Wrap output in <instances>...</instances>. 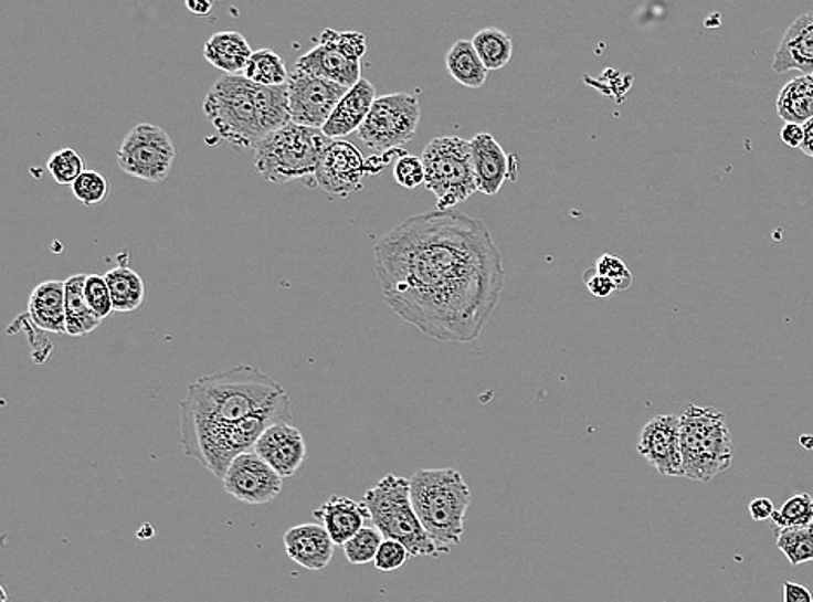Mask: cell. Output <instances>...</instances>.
Wrapping results in <instances>:
<instances>
[{"instance_id":"cell-1","label":"cell","mask_w":813,"mask_h":602,"mask_svg":"<svg viewBox=\"0 0 813 602\" xmlns=\"http://www.w3.org/2000/svg\"><path fill=\"white\" fill-rule=\"evenodd\" d=\"M373 255L392 311L441 342L479 339L504 294L492 231L455 209L406 219L374 243Z\"/></svg>"},{"instance_id":"cell-2","label":"cell","mask_w":813,"mask_h":602,"mask_svg":"<svg viewBox=\"0 0 813 602\" xmlns=\"http://www.w3.org/2000/svg\"><path fill=\"white\" fill-rule=\"evenodd\" d=\"M288 400L279 382L249 365L200 377L179 403L182 450L188 457L197 458L210 441L249 416Z\"/></svg>"},{"instance_id":"cell-3","label":"cell","mask_w":813,"mask_h":602,"mask_svg":"<svg viewBox=\"0 0 813 602\" xmlns=\"http://www.w3.org/2000/svg\"><path fill=\"white\" fill-rule=\"evenodd\" d=\"M411 504L440 556L462 542L471 489L456 469H419L410 477Z\"/></svg>"},{"instance_id":"cell-4","label":"cell","mask_w":813,"mask_h":602,"mask_svg":"<svg viewBox=\"0 0 813 602\" xmlns=\"http://www.w3.org/2000/svg\"><path fill=\"white\" fill-rule=\"evenodd\" d=\"M331 139L321 129L288 124L270 134L255 148L254 166L264 181L286 184L303 181L313 187L316 169ZM316 187V182H315Z\"/></svg>"},{"instance_id":"cell-5","label":"cell","mask_w":813,"mask_h":602,"mask_svg":"<svg viewBox=\"0 0 813 602\" xmlns=\"http://www.w3.org/2000/svg\"><path fill=\"white\" fill-rule=\"evenodd\" d=\"M680 448L684 477L709 483L730 469L732 434L725 415L709 406L687 404L680 415Z\"/></svg>"},{"instance_id":"cell-6","label":"cell","mask_w":813,"mask_h":602,"mask_svg":"<svg viewBox=\"0 0 813 602\" xmlns=\"http://www.w3.org/2000/svg\"><path fill=\"white\" fill-rule=\"evenodd\" d=\"M362 501L370 513V521L386 540L403 543L410 550L411 558H440V550L411 504L410 479L389 474L368 489Z\"/></svg>"},{"instance_id":"cell-7","label":"cell","mask_w":813,"mask_h":602,"mask_svg":"<svg viewBox=\"0 0 813 602\" xmlns=\"http://www.w3.org/2000/svg\"><path fill=\"white\" fill-rule=\"evenodd\" d=\"M207 120L237 150L257 148L266 138L255 105L254 84L243 75H222L203 102Z\"/></svg>"},{"instance_id":"cell-8","label":"cell","mask_w":813,"mask_h":602,"mask_svg":"<svg viewBox=\"0 0 813 602\" xmlns=\"http://www.w3.org/2000/svg\"><path fill=\"white\" fill-rule=\"evenodd\" d=\"M425 188L437 197V211H452L477 193L472 146L458 136H443L422 151Z\"/></svg>"},{"instance_id":"cell-9","label":"cell","mask_w":813,"mask_h":602,"mask_svg":"<svg viewBox=\"0 0 813 602\" xmlns=\"http://www.w3.org/2000/svg\"><path fill=\"white\" fill-rule=\"evenodd\" d=\"M420 103L413 94L394 93L377 97L358 136L374 151H392L415 138Z\"/></svg>"},{"instance_id":"cell-10","label":"cell","mask_w":813,"mask_h":602,"mask_svg":"<svg viewBox=\"0 0 813 602\" xmlns=\"http://www.w3.org/2000/svg\"><path fill=\"white\" fill-rule=\"evenodd\" d=\"M176 160V146L169 134L154 124H137L125 134L117 154L118 167L125 175L148 182L169 178Z\"/></svg>"},{"instance_id":"cell-11","label":"cell","mask_w":813,"mask_h":602,"mask_svg":"<svg viewBox=\"0 0 813 602\" xmlns=\"http://www.w3.org/2000/svg\"><path fill=\"white\" fill-rule=\"evenodd\" d=\"M286 85H288L292 124L313 129L325 127L334 109L349 91L335 82L307 75L298 70L291 73Z\"/></svg>"},{"instance_id":"cell-12","label":"cell","mask_w":813,"mask_h":602,"mask_svg":"<svg viewBox=\"0 0 813 602\" xmlns=\"http://www.w3.org/2000/svg\"><path fill=\"white\" fill-rule=\"evenodd\" d=\"M222 485L236 500L249 506H264L282 494L283 477L257 453L249 452L234 458Z\"/></svg>"},{"instance_id":"cell-13","label":"cell","mask_w":813,"mask_h":602,"mask_svg":"<svg viewBox=\"0 0 813 602\" xmlns=\"http://www.w3.org/2000/svg\"><path fill=\"white\" fill-rule=\"evenodd\" d=\"M367 160L349 141H331L316 169V187L337 197H349L362 190Z\"/></svg>"},{"instance_id":"cell-14","label":"cell","mask_w":813,"mask_h":602,"mask_svg":"<svg viewBox=\"0 0 813 602\" xmlns=\"http://www.w3.org/2000/svg\"><path fill=\"white\" fill-rule=\"evenodd\" d=\"M638 453L661 476H684L680 416L657 415L644 425Z\"/></svg>"},{"instance_id":"cell-15","label":"cell","mask_w":813,"mask_h":602,"mask_svg":"<svg viewBox=\"0 0 813 602\" xmlns=\"http://www.w3.org/2000/svg\"><path fill=\"white\" fill-rule=\"evenodd\" d=\"M472 160H474L477 191L495 197L505 182L516 181V157H508L489 133L475 134L471 139Z\"/></svg>"},{"instance_id":"cell-16","label":"cell","mask_w":813,"mask_h":602,"mask_svg":"<svg viewBox=\"0 0 813 602\" xmlns=\"http://www.w3.org/2000/svg\"><path fill=\"white\" fill-rule=\"evenodd\" d=\"M254 452L283 479L295 476L307 458L303 433L292 424H276L267 429L257 441Z\"/></svg>"},{"instance_id":"cell-17","label":"cell","mask_w":813,"mask_h":602,"mask_svg":"<svg viewBox=\"0 0 813 602\" xmlns=\"http://www.w3.org/2000/svg\"><path fill=\"white\" fill-rule=\"evenodd\" d=\"M283 543L288 558L309 571L327 570L334 559V540L319 522L294 526L286 531Z\"/></svg>"},{"instance_id":"cell-18","label":"cell","mask_w":813,"mask_h":602,"mask_svg":"<svg viewBox=\"0 0 813 602\" xmlns=\"http://www.w3.org/2000/svg\"><path fill=\"white\" fill-rule=\"evenodd\" d=\"M377 99L373 84L368 78H361L355 87L347 91L346 96L340 99L334 114L323 127L325 136L331 141H340L349 134L358 133L362 122L367 120L371 106Z\"/></svg>"},{"instance_id":"cell-19","label":"cell","mask_w":813,"mask_h":602,"mask_svg":"<svg viewBox=\"0 0 813 602\" xmlns=\"http://www.w3.org/2000/svg\"><path fill=\"white\" fill-rule=\"evenodd\" d=\"M772 70L775 73L800 70L805 75L813 72V12L796 18L785 30L775 51Z\"/></svg>"},{"instance_id":"cell-20","label":"cell","mask_w":813,"mask_h":602,"mask_svg":"<svg viewBox=\"0 0 813 602\" xmlns=\"http://www.w3.org/2000/svg\"><path fill=\"white\" fill-rule=\"evenodd\" d=\"M315 518L319 525L325 526L335 546H344L365 528V522L370 519V513L365 501L334 495L315 510Z\"/></svg>"},{"instance_id":"cell-21","label":"cell","mask_w":813,"mask_h":602,"mask_svg":"<svg viewBox=\"0 0 813 602\" xmlns=\"http://www.w3.org/2000/svg\"><path fill=\"white\" fill-rule=\"evenodd\" d=\"M295 70L307 73V75L325 78V81L335 82V84L342 85L347 89L355 87L362 78L359 61L349 60L339 51L323 44L315 45L306 54L298 57Z\"/></svg>"},{"instance_id":"cell-22","label":"cell","mask_w":813,"mask_h":602,"mask_svg":"<svg viewBox=\"0 0 813 602\" xmlns=\"http://www.w3.org/2000/svg\"><path fill=\"white\" fill-rule=\"evenodd\" d=\"M29 319L39 330L66 334L65 282L49 279L33 288Z\"/></svg>"},{"instance_id":"cell-23","label":"cell","mask_w":813,"mask_h":602,"mask_svg":"<svg viewBox=\"0 0 813 602\" xmlns=\"http://www.w3.org/2000/svg\"><path fill=\"white\" fill-rule=\"evenodd\" d=\"M252 54L249 41L234 30L214 33L203 47L205 60L224 75H243Z\"/></svg>"},{"instance_id":"cell-24","label":"cell","mask_w":813,"mask_h":602,"mask_svg":"<svg viewBox=\"0 0 813 602\" xmlns=\"http://www.w3.org/2000/svg\"><path fill=\"white\" fill-rule=\"evenodd\" d=\"M87 275H73L65 279L66 334L72 337L89 336L102 325L85 297Z\"/></svg>"},{"instance_id":"cell-25","label":"cell","mask_w":813,"mask_h":602,"mask_svg":"<svg viewBox=\"0 0 813 602\" xmlns=\"http://www.w3.org/2000/svg\"><path fill=\"white\" fill-rule=\"evenodd\" d=\"M778 115L784 124L805 126L813 118V77L800 75L782 87L778 96Z\"/></svg>"},{"instance_id":"cell-26","label":"cell","mask_w":813,"mask_h":602,"mask_svg":"<svg viewBox=\"0 0 813 602\" xmlns=\"http://www.w3.org/2000/svg\"><path fill=\"white\" fill-rule=\"evenodd\" d=\"M446 70L458 84L479 89L486 84L487 68L472 41H456L446 54Z\"/></svg>"},{"instance_id":"cell-27","label":"cell","mask_w":813,"mask_h":602,"mask_svg":"<svg viewBox=\"0 0 813 602\" xmlns=\"http://www.w3.org/2000/svg\"><path fill=\"white\" fill-rule=\"evenodd\" d=\"M106 284L112 292L115 311H136L145 303L146 288L141 276L129 266H117L105 275Z\"/></svg>"},{"instance_id":"cell-28","label":"cell","mask_w":813,"mask_h":602,"mask_svg":"<svg viewBox=\"0 0 813 602\" xmlns=\"http://www.w3.org/2000/svg\"><path fill=\"white\" fill-rule=\"evenodd\" d=\"M243 77L262 87H279L288 84L291 73L278 53H274L271 49H258L250 57Z\"/></svg>"},{"instance_id":"cell-29","label":"cell","mask_w":813,"mask_h":602,"mask_svg":"<svg viewBox=\"0 0 813 602\" xmlns=\"http://www.w3.org/2000/svg\"><path fill=\"white\" fill-rule=\"evenodd\" d=\"M472 44H474L475 51L479 54L487 72L504 68L510 63L511 54H514L511 36L505 33L504 30L496 29V27H489V29L475 33Z\"/></svg>"},{"instance_id":"cell-30","label":"cell","mask_w":813,"mask_h":602,"mask_svg":"<svg viewBox=\"0 0 813 602\" xmlns=\"http://www.w3.org/2000/svg\"><path fill=\"white\" fill-rule=\"evenodd\" d=\"M775 546L785 559L793 564H806L813 561V525L806 528H785L775 530Z\"/></svg>"},{"instance_id":"cell-31","label":"cell","mask_w":813,"mask_h":602,"mask_svg":"<svg viewBox=\"0 0 813 602\" xmlns=\"http://www.w3.org/2000/svg\"><path fill=\"white\" fill-rule=\"evenodd\" d=\"M775 530L785 528H806L813 525V497L809 494H796L782 504L781 509L772 516Z\"/></svg>"},{"instance_id":"cell-32","label":"cell","mask_w":813,"mask_h":602,"mask_svg":"<svg viewBox=\"0 0 813 602\" xmlns=\"http://www.w3.org/2000/svg\"><path fill=\"white\" fill-rule=\"evenodd\" d=\"M383 540L386 538L374 526H365L359 534L350 538L349 542L344 543V555H346L350 564L374 562Z\"/></svg>"},{"instance_id":"cell-33","label":"cell","mask_w":813,"mask_h":602,"mask_svg":"<svg viewBox=\"0 0 813 602\" xmlns=\"http://www.w3.org/2000/svg\"><path fill=\"white\" fill-rule=\"evenodd\" d=\"M47 170L53 176L54 181L61 187H70L77 181L85 170V160L82 155L73 148H63V150L54 151L49 158Z\"/></svg>"},{"instance_id":"cell-34","label":"cell","mask_w":813,"mask_h":602,"mask_svg":"<svg viewBox=\"0 0 813 602\" xmlns=\"http://www.w3.org/2000/svg\"><path fill=\"white\" fill-rule=\"evenodd\" d=\"M319 44L328 45V47L339 51L344 56L352 61L361 63L362 57L367 54V36L361 32H337V30L325 29L319 35Z\"/></svg>"},{"instance_id":"cell-35","label":"cell","mask_w":813,"mask_h":602,"mask_svg":"<svg viewBox=\"0 0 813 602\" xmlns=\"http://www.w3.org/2000/svg\"><path fill=\"white\" fill-rule=\"evenodd\" d=\"M72 190L78 202L93 207L105 202L108 197V181L96 170H85L84 175L73 182Z\"/></svg>"},{"instance_id":"cell-36","label":"cell","mask_w":813,"mask_h":602,"mask_svg":"<svg viewBox=\"0 0 813 602\" xmlns=\"http://www.w3.org/2000/svg\"><path fill=\"white\" fill-rule=\"evenodd\" d=\"M85 297H87V303H89L91 309L96 313L97 318H108L115 311L112 292H109L105 276L87 275Z\"/></svg>"},{"instance_id":"cell-37","label":"cell","mask_w":813,"mask_h":602,"mask_svg":"<svg viewBox=\"0 0 813 602\" xmlns=\"http://www.w3.org/2000/svg\"><path fill=\"white\" fill-rule=\"evenodd\" d=\"M394 178L399 187L406 190H415L420 184H425V167L422 158L415 155L399 157L394 166Z\"/></svg>"},{"instance_id":"cell-38","label":"cell","mask_w":813,"mask_h":602,"mask_svg":"<svg viewBox=\"0 0 813 602\" xmlns=\"http://www.w3.org/2000/svg\"><path fill=\"white\" fill-rule=\"evenodd\" d=\"M595 272L611 279L616 285L617 292L632 287L633 275L629 266L616 257V255L604 254L596 261Z\"/></svg>"},{"instance_id":"cell-39","label":"cell","mask_w":813,"mask_h":602,"mask_svg":"<svg viewBox=\"0 0 813 602\" xmlns=\"http://www.w3.org/2000/svg\"><path fill=\"white\" fill-rule=\"evenodd\" d=\"M410 550L403 543L398 540H383L374 558V567L380 571H398L410 561Z\"/></svg>"},{"instance_id":"cell-40","label":"cell","mask_w":813,"mask_h":602,"mask_svg":"<svg viewBox=\"0 0 813 602\" xmlns=\"http://www.w3.org/2000/svg\"><path fill=\"white\" fill-rule=\"evenodd\" d=\"M584 284H587V288L590 291V294H592V296L600 297V299L611 297L614 292H617L616 285L612 284L611 279L599 275L596 272L584 275Z\"/></svg>"},{"instance_id":"cell-41","label":"cell","mask_w":813,"mask_h":602,"mask_svg":"<svg viewBox=\"0 0 813 602\" xmlns=\"http://www.w3.org/2000/svg\"><path fill=\"white\" fill-rule=\"evenodd\" d=\"M749 514H751V518L754 521H767V519H772L773 514H775V507H773V501L770 498H754L749 504Z\"/></svg>"},{"instance_id":"cell-42","label":"cell","mask_w":813,"mask_h":602,"mask_svg":"<svg viewBox=\"0 0 813 602\" xmlns=\"http://www.w3.org/2000/svg\"><path fill=\"white\" fill-rule=\"evenodd\" d=\"M782 592H784L782 602H813L812 592L802 583L785 582Z\"/></svg>"},{"instance_id":"cell-43","label":"cell","mask_w":813,"mask_h":602,"mask_svg":"<svg viewBox=\"0 0 813 602\" xmlns=\"http://www.w3.org/2000/svg\"><path fill=\"white\" fill-rule=\"evenodd\" d=\"M781 139L790 148H802L805 130H803V126H798V124H784L781 130Z\"/></svg>"},{"instance_id":"cell-44","label":"cell","mask_w":813,"mask_h":602,"mask_svg":"<svg viewBox=\"0 0 813 602\" xmlns=\"http://www.w3.org/2000/svg\"><path fill=\"white\" fill-rule=\"evenodd\" d=\"M212 2H205V0H188L186 8L190 9L197 17H207L212 11Z\"/></svg>"},{"instance_id":"cell-45","label":"cell","mask_w":813,"mask_h":602,"mask_svg":"<svg viewBox=\"0 0 813 602\" xmlns=\"http://www.w3.org/2000/svg\"><path fill=\"white\" fill-rule=\"evenodd\" d=\"M805 139H803L802 151L813 158V118L803 126Z\"/></svg>"},{"instance_id":"cell-46","label":"cell","mask_w":813,"mask_h":602,"mask_svg":"<svg viewBox=\"0 0 813 602\" xmlns=\"http://www.w3.org/2000/svg\"><path fill=\"white\" fill-rule=\"evenodd\" d=\"M810 75H812V77H813V72H812V73H810Z\"/></svg>"}]
</instances>
